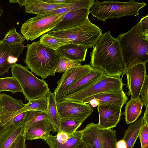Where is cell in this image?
<instances>
[{"label": "cell", "instance_id": "obj_1", "mask_svg": "<svg viewBox=\"0 0 148 148\" xmlns=\"http://www.w3.org/2000/svg\"><path fill=\"white\" fill-rule=\"evenodd\" d=\"M90 65L106 75L123 77L125 65L119 40L111 34L109 30L103 34L90 52Z\"/></svg>", "mask_w": 148, "mask_h": 148}, {"label": "cell", "instance_id": "obj_2", "mask_svg": "<svg viewBox=\"0 0 148 148\" xmlns=\"http://www.w3.org/2000/svg\"><path fill=\"white\" fill-rule=\"evenodd\" d=\"M140 29V22L127 32L119 35V40L126 70L140 64L148 62V40Z\"/></svg>", "mask_w": 148, "mask_h": 148}, {"label": "cell", "instance_id": "obj_3", "mask_svg": "<svg viewBox=\"0 0 148 148\" xmlns=\"http://www.w3.org/2000/svg\"><path fill=\"white\" fill-rule=\"evenodd\" d=\"M27 51L24 62L31 72L44 80L54 76L55 71L60 56L57 50L46 47L40 41L26 46Z\"/></svg>", "mask_w": 148, "mask_h": 148}, {"label": "cell", "instance_id": "obj_4", "mask_svg": "<svg viewBox=\"0 0 148 148\" xmlns=\"http://www.w3.org/2000/svg\"><path fill=\"white\" fill-rule=\"evenodd\" d=\"M146 5L144 2H138L134 0L125 2L96 0L91 7L90 12L97 20L105 22L107 19L138 16L139 10Z\"/></svg>", "mask_w": 148, "mask_h": 148}, {"label": "cell", "instance_id": "obj_5", "mask_svg": "<svg viewBox=\"0 0 148 148\" xmlns=\"http://www.w3.org/2000/svg\"><path fill=\"white\" fill-rule=\"evenodd\" d=\"M102 30L89 19L83 24L68 29L47 33L70 44L81 45L88 49L94 47L103 34Z\"/></svg>", "mask_w": 148, "mask_h": 148}, {"label": "cell", "instance_id": "obj_6", "mask_svg": "<svg viewBox=\"0 0 148 148\" xmlns=\"http://www.w3.org/2000/svg\"><path fill=\"white\" fill-rule=\"evenodd\" d=\"M27 66L15 63L11 67L12 76L20 84L23 95L29 101L47 95L49 88L46 81L36 77Z\"/></svg>", "mask_w": 148, "mask_h": 148}, {"label": "cell", "instance_id": "obj_7", "mask_svg": "<svg viewBox=\"0 0 148 148\" xmlns=\"http://www.w3.org/2000/svg\"><path fill=\"white\" fill-rule=\"evenodd\" d=\"M124 85L121 78L111 77L104 74L100 79L90 86L64 100L82 103L85 99L96 94L123 90Z\"/></svg>", "mask_w": 148, "mask_h": 148}, {"label": "cell", "instance_id": "obj_8", "mask_svg": "<svg viewBox=\"0 0 148 148\" xmlns=\"http://www.w3.org/2000/svg\"><path fill=\"white\" fill-rule=\"evenodd\" d=\"M25 105L22 100L16 99L3 93H0V130L23 122L26 112L19 114L17 113Z\"/></svg>", "mask_w": 148, "mask_h": 148}, {"label": "cell", "instance_id": "obj_9", "mask_svg": "<svg viewBox=\"0 0 148 148\" xmlns=\"http://www.w3.org/2000/svg\"><path fill=\"white\" fill-rule=\"evenodd\" d=\"M64 14L47 16L37 15L22 24L21 32L27 41H33L51 30L61 21Z\"/></svg>", "mask_w": 148, "mask_h": 148}, {"label": "cell", "instance_id": "obj_10", "mask_svg": "<svg viewBox=\"0 0 148 148\" xmlns=\"http://www.w3.org/2000/svg\"><path fill=\"white\" fill-rule=\"evenodd\" d=\"M57 108L61 118H71L83 122L93 112L92 107L89 104L66 100L57 103Z\"/></svg>", "mask_w": 148, "mask_h": 148}, {"label": "cell", "instance_id": "obj_11", "mask_svg": "<svg viewBox=\"0 0 148 148\" xmlns=\"http://www.w3.org/2000/svg\"><path fill=\"white\" fill-rule=\"evenodd\" d=\"M127 76V95L131 99L140 98V91L146 74V64H136L128 69L124 75Z\"/></svg>", "mask_w": 148, "mask_h": 148}, {"label": "cell", "instance_id": "obj_12", "mask_svg": "<svg viewBox=\"0 0 148 148\" xmlns=\"http://www.w3.org/2000/svg\"><path fill=\"white\" fill-rule=\"evenodd\" d=\"M26 46L22 44L12 45L0 41V75L8 73L9 69L18 60Z\"/></svg>", "mask_w": 148, "mask_h": 148}, {"label": "cell", "instance_id": "obj_13", "mask_svg": "<svg viewBox=\"0 0 148 148\" xmlns=\"http://www.w3.org/2000/svg\"><path fill=\"white\" fill-rule=\"evenodd\" d=\"M92 68L90 65L86 64L81 66L71 68L64 72L60 79L57 82V86L53 92L56 97L89 73Z\"/></svg>", "mask_w": 148, "mask_h": 148}, {"label": "cell", "instance_id": "obj_14", "mask_svg": "<svg viewBox=\"0 0 148 148\" xmlns=\"http://www.w3.org/2000/svg\"><path fill=\"white\" fill-rule=\"evenodd\" d=\"M105 73L101 70L92 67L88 73L82 77L66 90L56 97L57 103L83 90L98 80Z\"/></svg>", "mask_w": 148, "mask_h": 148}, {"label": "cell", "instance_id": "obj_15", "mask_svg": "<svg viewBox=\"0 0 148 148\" xmlns=\"http://www.w3.org/2000/svg\"><path fill=\"white\" fill-rule=\"evenodd\" d=\"M122 107L114 105H98L99 129H109L116 127L120 120Z\"/></svg>", "mask_w": 148, "mask_h": 148}, {"label": "cell", "instance_id": "obj_16", "mask_svg": "<svg viewBox=\"0 0 148 148\" xmlns=\"http://www.w3.org/2000/svg\"><path fill=\"white\" fill-rule=\"evenodd\" d=\"M90 9L82 8L65 14L61 21L49 32L68 29L83 24L89 19Z\"/></svg>", "mask_w": 148, "mask_h": 148}, {"label": "cell", "instance_id": "obj_17", "mask_svg": "<svg viewBox=\"0 0 148 148\" xmlns=\"http://www.w3.org/2000/svg\"><path fill=\"white\" fill-rule=\"evenodd\" d=\"M123 90L102 93L88 97L81 103L89 104L92 107L99 105H114L122 107L127 100Z\"/></svg>", "mask_w": 148, "mask_h": 148}, {"label": "cell", "instance_id": "obj_18", "mask_svg": "<svg viewBox=\"0 0 148 148\" xmlns=\"http://www.w3.org/2000/svg\"><path fill=\"white\" fill-rule=\"evenodd\" d=\"M71 3H48L43 0H26L24 6L26 13L39 15L52 10L68 7Z\"/></svg>", "mask_w": 148, "mask_h": 148}, {"label": "cell", "instance_id": "obj_19", "mask_svg": "<svg viewBox=\"0 0 148 148\" xmlns=\"http://www.w3.org/2000/svg\"><path fill=\"white\" fill-rule=\"evenodd\" d=\"M52 127L48 119H45L34 124L25 133V139L32 140L42 139L46 140L49 137Z\"/></svg>", "mask_w": 148, "mask_h": 148}, {"label": "cell", "instance_id": "obj_20", "mask_svg": "<svg viewBox=\"0 0 148 148\" xmlns=\"http://www.w3.org/2000/svg\"><path fill=\"white\" fill-rule=\"evenodd\" d=\"M81 131L82 140L90 148H102L101 131L97 124L90 123Z\"/></svg>", "mask_w": 148, "mask_h": 148}, {"label": "cell", "instance_id": "obj_21", "mask_svg": "<svg viewBox=\"0 0 148 148\" xmlns=\"http://www.w3.org/2000/svg\"><path fill=\"white\" fill-rule=\"evenodd\" d=\"M81 130L76 131L69 138H60L51 134L45 140L49 148H75L82 140Z\"/></svg>", "mask_w": 148, "mask_h": 148}, {"label": "cell", "instance_id": "obj_22", "mask_svg": "<svg viewBox=\"0 0 148 148\" xmlns=\"http://www.w3.org/2000/svg\"><path fill=\"white\" fill-rule=\"evenodd\" d=\"M24 134L23 122L0 130V148H8L19 136Z\"/></svg>", "mask_w": 148, "mask_h": 148}, {"label": "cell", "instance_id": "obj_23", "mask_svg": "<svg viewBox=\"0 0 148 148\" xmlns=\"http://www.w3.org/2000/svg\"><path fill=\"white\" fill-rule=\"evenodd\" d=\"M87 49L81 45L69 43L62 46L57 51L60 56H65L73 60L84 62Z\"/></svg>", "mask_w": 148, "mask_h": 148}, {"label": "cell", "instance_id": "obj_24", "mask_svg": "<svg viewBox=\"0 0 148 148\" xmlns=\"http://www.w3.org/2000/svg\"><path fill=\"white\" fill-rule=\"evenodd\" d=\"M48 107L46 112L52 127L53 133L57 132L60 126L61 117L59 113L57 103L54 93L49 91L47 95Z\"/></svg>", "mask_w": 148, "mask_h": 148}, {"label": "cell", "instance_id": "obj_25", "mask_svg": "<svg viewBox=\"0 0 148 148\" xmlns=\"http://www.w3.org/2000/svg\"><path fill=\"white\" fill-rule=\"evenodd\" d=\"M143 103L140 98L131 99L126 103L124 112L125 121L127 124L135 121L140 114Z\"/></svg>", "mask_w": 148, "mask_h": 148}, {"label": "cell", "instance_id": "obj_26", "mask_svg": "<svg viewBox=\"0 0 148 148\" xmlns=\"http://www.w3.org/2000/svg\"><path fill=\"white\" fill-rule=\"evenodd\" d=\"M144 123L143 116L134 123L131 124L125 130L123 139L126 142L127 148H133Z\"/></svg>", "mask_w": 148, "mask_h": 148}, {"label": "cell", "instance_id": "obj_27", "mask_svg": "<svg viewBox=\"0 0 148 148\" xmlns=\"http://www.w3.org/2000/svg\"><path fill=\"white\" fill-rule=\"evenodd\" d=\"M48 107L47 95L39 98L29 101L25 106L17 113V114L30 110L46 112Z\"/></svg>", "mask_w": 148, "mask_h": 148}, {"label": "cell", "instance_id": "obj_28", "mask_svg": "<svg viewBox=\"0 0 148 148\" xmlns=\"http://www.w3.org/2000/svg\"><path fill=\"white\" fill-rule=\"evenodd\" d=\"M82 121L69 118H61L60 127L57 133L63 132L69 135H72L80 127Z\"/></svg>", "mask_w": 148, "mask_h": 148}, {"label": "cell", "instance_id": "obj_29", "mask_svg": "<svg viewBox=\"0 0 148 148\" xmlns=\"http://www.w3.org/2000/svg\"><path fill=\"white\" fill-rule=\"evenodd\" d=\"M8 91L13 94L23 92L22 88L17 80L13 76L5 77L0 79V92Z\"/></svg>", "mask_w": 148, "mask_h": 148}, {"label": "cell", "instance_id": "obj_30", "mask_svg": "<svg viewBox=\"0 0 148 148\" xmlns=\"http://www.w3.org/2000/svg\"><path fill=\"white\" fill-rule=\"evenodd\" d=\"M45 119H48V117L45 112L34 110L26 112L23 122L25 134L27 130L34 124Z\"/></svg>", "mask_w": 148, "mask_h": 148}, {"label": "cell", "instance_id": "obj_31", "mask_svg": "<svg viewBox=\"0 0 148 148\" xmlns=\"http://www.w3.org/2000/svg\"><path fill=\"white\" fill-rule=\"evenodd\" d=\"M39 41L42 45L55 50L64 45L69 44L63 39L54 37L47 33L42 35Z\"/></svg>", "mask_w": 148, "mask_h": 148}, {"label": "cell", "instance_id": "obj_32", "mask_svg": "<svg viewBox=\"0 0 148 148\" xmlns=\"http://www.w3.org/2000/svg\"><path fill=\"white\" fill-rule=\"evenodd\" d=\"M100 129L102 148H116V131L111 129Z\"/></svg>", "mask_w": 148, "mask_h": 148}, {"label": "cell", "instance_id": "obj_33", "mask_svg": "<svg viewBox=\"0 0 148 148\" xmlns=\"http://www.w3.org/2000/svg\"><path fill=\"white\" fill-rule=\"evenodd\" d=\"M80 61L72 60L65 56H60L55 71V73L65 72L72 68L82 66Z\"/></svg>", "mask_w": 148, "mask_h": 148}, {"label": "cell", "instance_id": "obj_34", "mask_svg": "<svg viewBox=\"0 0 148 148\" xmlns=\"http://www.w3.org/2000/svg\"><path fill=\"white\" fill-rule=\"evenodd\" d=\"M25 39V38L21 34L17 32L16 28L14 27L7 32L2 40L4 43L7 44L24 45Z\"/></svg>", "mask_w": 148, "mask_h": 148}, {"label": "cell", "instance_id": "obj_35", "mask_svg": "<svg viewBox=\"0 0 148 148\" xmlns=\"http://www.w3.org/2000/svg\"><path fill=\"white\" fill-rule=\"evenodd\" d=\"M138 137L141 148H148V124L144 123L140 129Z\"/></svg>", "mask_w": 148, "mask_h": 148}, {"label": "cell", "instance_id": "obj_36", "mask_svg": "<svg viewBox=\"0 0 148 148\" xmlns=\"http://www.w3.org/2000/svg\"><path fill=\"white\" fill-rule=\"evenodd\" d=\"M141 99L146 108L148 106V75L146 74L140 91Z\"/></svg>", "mask_w": 148, "mask_h": 148}, {"label": "cell", "instance_id": "obj_37", "mask_svg": "<svg viewBox=\"0 0 148 148\" xmlns=\"http://www.w3.org/2000/svg\"><path fill=\"white\" fill-rule=\"evenodd\" d=\"M25 134L19 136L8 148H26Z\"/></svg>", "mask_w": 148, "mask_h": 148}, {"label": "cell", "instance_id": "obj_38", "mask_svg": "<svg viewBox=\"0 0 148 148\" xmlns=\"http://www.w3.org/2000/svg\"><path fill=\"white\" fill-rule=\"evenodd\" d=\"M139 22L141 33L143 35L145 36L148 33V15L143 16Z\"/></svg>", "mask_w": 148, "mask_h": 148}, {"label": "cell", "instance_id": "obj_39", "mask_svg": "<svg viewBox=\"0 0 148 148\" xmlns=\"http://www.w3.org/2000/svg\"><path fill=\"white\" fill-rule=\"evenodd\" d=\"M44 1L50 3H71L73 0H43Z\"/></svg>", "mask_w": 148, "mask_h": 148}, {"label": "cell", "instance_id": "obj_40", "mask_svg": "<svg viewBox=\"0 0 148 148\" xmlns=\"http://www.w3.org/2000/svg\"><path fill=\"white\" fill-rule=\"evenodd\" d=\"M116 148H127L126 142L123 139L117 141Z\"/></svg>", "mask_w": 148, "mask_h": 148}, {"label": "cell", "instance_id": "obj_41", "mask_svg": "<svg viewBox=\"0 0 148 148\" xmlns=\"http://www.w3.org/2000/svg\"><path fill=\"white\" fill-rule=\"evenodd\" d=\"M75 148H90L89 146L82 140Z\"/></svg>", "mask_w": 148, "mask_h": 148}, {"label": "cell", "instance_id": "obj_42", "mask_svg": "<svg viewBox=\"0 0 148 148\" xmlns=\"http://www.w3.org/2000/svg\"><path fill=\"white\" fill-rule=\"evenodd\" d=\"M26 0H10L9 3H18L19 4L20 7L24 6Z\"/></svg>", "mask_w": 148, "mask_h": 148}, {"label": "cell", "instance_id": "obj_43", "mask_svg": "<svg viewBox=\"0 0 148 148\" xmlns=\"http://www.w3.org/2000/svg\"><path fill=\"white\" fill-rule=\"evenodd\" d=\"M143 116L144 123L148 124V106L146 108Z\"/></svg>", "mask_w": 148, "mask_h": 148}, {"label": "cell", "instance_id": "obj_44", "mask_svg": "<svg viewBox=\"0 0 148 148\" xmlns=\"http://www.w3.org/2000/svg\"><path fill=\"white\" fill-rule=\"evenodd\" d=\"M145 38L147 40H148V33L145 35Z\"/></svg>", "mask_w": 148, "mask_h": 148}, {"label": "cell", "instance_id": "obj_45", "mask_svg": "<svg viewBox=\"0 0 148 148\" xmlns=\"http://www.w3.org/2000/svg\"><path fill=\"white\" fill-rule=\"evenodd\" d=\"M3 12V10H1V9H0V16H1V15L2 14Z\"/></svg>", "mask_w": 148, "mask_h": 148}, {"label": "cell", "instance_id": "obj_46", "mask_svg": "<svg viewBox=\"0 0 148 148\" xmlns=\"http://www.w3.org/2000/svg\"></svg>", "mask_w": 148, "mask_h": 148}]
</instances>
